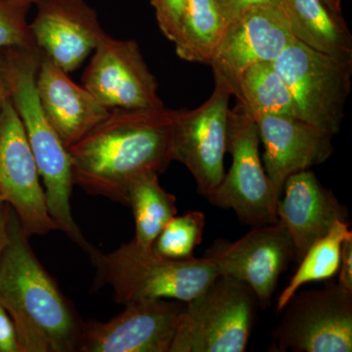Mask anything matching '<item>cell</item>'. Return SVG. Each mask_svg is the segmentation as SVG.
<instances>
[{
    "mask_svg": "<svg viewBox=\"0 0 352 352\" xmlns=\"http://www.w3.org/2000/svg\"><path fill=\"white\" fill-rule=\"evenodd\" d=\"M173 110L113 109L69 147L74 184L90 195L126 205L139 178L168 170Z\"/></svg>",
    "mask_w": 352,
    "mask_h": 352,
    "instance_id": "cell-1",
    "label": "cell"
},
{
    "mask_svg": "<svg viewBox=\"0 0 352 352\" xmlns=\"http://www.w3.org/2000/svg\"><path fill=\"white\" fill-rule=\"evenodd\" d=\"M0 305L12 319L21 352L78 351L82 322L11 208L9 242L0 256Z\"/></svg>",
    "mask_w": 352,
    "mask_h": 352,
    "instance_id": "cell-2",
    "label": "cell"
},
{
    "mask_svg": "<svg viewBox=\"0 0 352 352\" xmlns=\"http://www.w3.org/2000/svg\"><path fill=\"white\" fill-rule=\"evenodd\" d=\"M41 60L38 47L9 48L3 64L7 95L19 116L43 178L50 217L60 231L91 256L97 250L85 240L72 212V190L75 184L69 153L46 118L36 92Z\"/></svg>",
    "mask_w": 352,
    "mask_h": 352,
    "instance_id": "cell-3",
    "label": "cell"
},
{
    "mask_svg": "<svg viewBox=\"0 0 352 352\" xmlns=\"http://www.w3.org/2000/svg\"><path fill=\"white\" fill-rule=\"evenodd\" d=\"M91 259L97 270L94 288L110 286L113 300L124 307L161 298L188 302L219 276L205 256L166 258L133 240L110 254L97 251Z\"/></svg>",
    "mask_w": 352,
    "mask_h": 352,
    "instance_id": "cell-4",
    "label": "cell"
},
{
    "mask_svg": "<svg viewBox=\"0 0 352 352\" xmlns=\"http://www.w3.org/2000/svg\"><path fill=\"white\" fill-rule=\"evenodd\" d=\"M258 300L244 282L219 276L188 302L170 352H244Z\"/></svg>",
    "mask_w": 352,
    "mask_h": 352,
    "instance_id": "cell-5",
    "label": "cell"
},
{
    "mask_svg": "<svg viewBox=\"0 0 352 352\" xmlns=\"http://www.w3.org/2000/svg\"><path fill=\"white\" fill-rule=\"evenodd\" d=\"M259 132L254 117L242 104L229 110L227 152L232 166L217 188L207 197L212 205L233 210L247 226L261 227L277 222V193L259 156Z\"/></svg>",
    "mask_w": 352,
    "mask_h": 352,
    "instance_id": "cell-6",
    "label": "cell"
},
{
    "mask_svg": "<svg viewBox=\"0 0 352 352\" xmlns=\"http://www.w3.org/2000/svg\"><path fill=\"white\" fill-rule=\"evenodd\" d=\"M288 85L300 119L339 133L351 90L352 57H337L296 41L273 62Z\"/></svg>",
    "mask_w": 352,
    "mask_h": 352,
    "instance_id": "cell-7",
    "label": "cell"
},
{
    "mask_svg": "<svg viewBox=\"0 0 352 352\" xmlns=\"http://www.w3.org/2000/svg\"><path fill=\"white\" fill-rule=\"evenodd\" d=\"M283 310L272 333L277 351H352V294L339 284L295 294Z\"/></svg>",
    "mask_w": 352,
    "mask_h": 352,
    "instance_id": "cell-8",
    "label": "cell"
},
{
    "mask_svg": "<svg viewBox=\"0 0 352 352\" xmlns=\"http://www.w3.org/2000/svg\"><path fill=\"white\" fill-rule=\"evenodd\" d=\"M230 89L214 82L210 98L193 110H173V161L184 164L194 176L201 195L210 196L226 175Z\"/></svg>",
    "mask_w": 352,
    "mask_h": 352,
    "instance_id": "cell-9",
    "label": "cell"
},
{
    "mask_svg": "<svg viewBox=\"0 0 352 352\" xmlns=\"http://www.w3.org/2000/svg\"><path fill=\"white\" fill-rule=\"evenodd\" d=\"M38 166L24 127L7 96L0 111V196L28 237L59 230L50 217Z\"/></svg>",
    "mask_w": 352,
    "mask_h": 352,
    "instance_id": "cell-10",
    "label": "cell"
},
{
    "mask_svg": "<svg viewBox=\"0 0 352 352\" xmlns=\"http://www.w3.org/2000/svg\"><path fill=\"white\" fill-rule=\"evenodd\" d=\"M295 41L281 6L245 9L229 27L210 62L214 82L224 83L239 98L245 69L261 62H274Z\"/></svg>",
    "mask_w": 352,
    "mask_h": 352,
    "instance_id": "cell-11",
    "label": "cell"
},
{
    "mask_svg": "<svg viewBox=\"0 0 352 352\" xmlns=\"http://www.w3.org/2000/svg\"><path fill=\"white\" fill-rule=\"evenodd\" d=\"M219 276L244 282L254 291L259 307L265 308L295 249L286 227L277 220L270 226L252 227L239 240L215 241L205 252Z\"/></svg>",
    "mask_w": 352,
    "mask_h": 352,
    "instance_id": "cell-12",
    "label": "cell"
},
{
    "mask_svg": "<svg viewBox=\"0 0 352 352\" xmlns=\"http://www.w3.org/2000/svg\"><path fill=\"white\" fill-rule=\"evenodd\" d=\"M82 87L108 110L164 108L138 44L106 34L82 75Z\"/></svg>",
    "mask_w": 352,
    "mask_h": 352,
    "instance_id": "cell-13",
    "label": "cell"
},
{
    "mask_svg": "<svg viewBox=\"0 0 352 352\" xmlns=\"http://www.w3.org/2000/svg\"><path fill=\"white\" fill-rule=\"evenodd\" d=\"M184 307L179 300H142L110 321L82 322L78 351L170 352Z\"/></svg>",
    "mask_w": 352,
    "mask_h": 352,
    "instance_id": "cell-14",
    "label": "cell"
},
{
    "mask_svg": "<svg viewBox=\"0 0 352 352\" xmlns=\"http://www.w3.org/2000/svg\"><path fill=\"white\" fill-rule=\"evenodd\" d=\"M34 6V43L65 73L76 71L107 34L85 0H36Z\"/></svg>",
    "mask_w": 352,
    "mask_h": 352,
    "instance_id": "cell-15",
    "label": "cell"
},
{
    "mask_svg": "<svg viewBox=\"0 0 352 352\" xmlns=\"http://www.w3.org/2000/svg\"><path fill=\"white\" fill-rule=\"evenodd\" d=\"M264 147V170L280 197L289 176L325 163L333 153L330 132L286 116L254 118Z\"/></svg>",
    "mask_w": 352,
    "mask_h": 352,
    "instance_id": "cell-16",
    "label": "cell"
},
{
    "mask_svg": "<svg viewBox=\"0 0 352 352\" xmlns=\"http://www.w3.org/2000/svg\"><path fill=\"white\" fill-rule=\"evenodd\" d=\"M283 193L278 201V220L286 227L296 261L300 263L310 245L325 236L336 222L349 221V210L310 170L289 176Z\"/></svg>",
    "mask_w": 352,
    "mask_h": 352,
    "instance_id": "cell-17",
    "label": "cell"
},
{
    "mask_svg": "<svg viewBox=\"0 0 352 352\" xmlns=\"http://www.w3.org/2000/svg\"><path fill=\"white\" fill-rule=\"evenodd\" d=\"M36 92L46 118L66 149L105 119L111 111L43 54L36 75Z\"/></svg>",
    "mask_w": 352,
    "mask_h": 352,
    "instance_id": "cell-18",
    "label": "cell"
},
{
    "mask_svg": "<svg viewBox=\"0 0 352 352\" xmlns=\"http://www.w3.org/2000/svg\"><path fill=\"white\" fill-rule=\"evenodd\" d=\"M236 17L230 0H188L173 41L176 54L210 65Z\"/></svg>",
    "mask_w": 352,
    "mask_h": 352,
    "instance_id": "cell-19",
    "label": "cell"
},
{
    "mask_svg": "<svg viewBox=\"0 0 352 352\" xmlns=\"http://www.w3.org/2000/svg\"><path fill=\"white\" fill-rule=\"evenodd\" d=\"M282 7L296 41L332 56L352 57L351 32L324 0H282Z\"/></svg>",
    "mask_w": 352,
    "mask_h": 352,
    "instance_id": "cell-20",
    "label": "cell"
},
{
    "mask_svg": "<svg viewBox=\"0 0 352 352\" xmlns=\"http://www.w3.org/2000/svg\"><path fill=\"white\" fill-rule=\"evenodd\" d=\"M126 205L131 208L135 222L133 241L143 249H152L157 235L177 214L176 198L161 186L157 173L143 176L131 185Z\"/></svg>",
    "mask_w": 352,
    "mask_h": 352,
    "instance_id": "cell-21",
    "label": "cell"
},
{
    "mask_svg": "<svg viewBox=\"0 0 352 352\" xmlns=\"http://www.w3.org/2000/svg\"><path fill=\"white\" fill-rule=\"evenodd\" d=\"M238 103L254 118L276 115L300 119L291 90L273 62H261L245 69L241 78Z\"/></svg>",
    "mask_w": 352,
    "mask_h": 352,
    "instance_id": "cell-22",
    "label": "cell"
},
{
    "mask_svg": "<svg viewBox=\"0 0 352 352\" xmlns=\"http://www.w3.org/2000/svg\"><path fill=\"white\" fill-rule=\"evenodd\" d=\"M349 232V221H338L325 236L310 245L288 286L278 298L277 312L283 311L303 285L331 279L339 272L342 241Z\"/></svg>",
    "mask_w": 352,
    "mask_h": 352,
    "instance_id": "cell-23",
    "label": "cell"
},
{
    "mask_svg": "<svg viewBox=\"0 0 352 352\" xmlns=\"http://www.w3.org/2000/svg\"><path fill=\"white\" fill-rule=\"evenodd\" d=\"M205 226V214L200 210H190L180 217L175 215L157 235L152 250L166 258H193L194 250L203 239Z\"/></svg>",
    "mask_w": 352,
    "mask_h": 352,
    "instance_id": "cell-24",
    "label": "cell"
},
{
    "mask_svg": "<svg viewBox=\"0 0 352 352\" xmlns=\"http://www.w3.org/2000/svg\"><path fill=\"white\" fill-rule=\"evenodd\" d=\"M30 7L14 0H0V50L38 47L27 21Z\"/></svg>",
    "mask_w": 352,
    "mask_h": 352,
    "instance_id": "cell-25",
    "label": "cell"
},
{
    "mask_svg": "<svg viewBox=\"0 0 352 352\" xmlns=\"http://www.w3.org/2000/svg\"><path fill=\"white\" fill-rule=\"evenodd\" d=\"M188 0H151L160 30L171 43Z\"/></svg>",
    "mask_w": 352,
    "mask_h": 352,
    "instance_id": "cell-26",
    "label": "cell"
},
{
    "mask_svg": "<svg viewBox=\"0 0 352 352\" xmlns=\"http://www.w3.org/2000/svg\"><path fill=\"white\" fill-rule=\"evenodd\" d=\"M0 352H21L12 319L0 305Z\"/></svg>",
    "mask_w": 352,
    "mask_h": 352,
    "instance_id": "cell-27",
    "label": "cell"
},
{
    "mask_svg": "<svg viewBox=\"0 0 352 352\" xmlns=\"http://www.w3.org/2000/svg\"><path fill=\"white\" fill-rule=\"evenodd\" d=\"M339 282L338 284L347 293L352 294V233L342 241L340 252Z\"/></svg>",
    "mask_w": 352,
    "mask_h": 352,
    "instance_id": "cell-28",
    "label": "cell"
},
{
    "mask_svg": "<svg viewBox=\"0 0 352 352\" xmlns=\"http://www.w3.org/2000/svg\"><path fill=\"white\" fill-rule=\"evenodd\" d=\"M9 214L10 207L3 204L0 207V256L9 242Z\"/></svg>",
    "mask_w": 352,
    "mask_h": 352,
    "instance_id": "cell-29",
    "label": "cell"
},
{
    "mask_svg": "<svg viewBox=\"0 0 352 352\" xmlns=\"http://www.w3.org/2000/svg\"><path fill=\"white\" fill-rule=\"evenodd\" d=\"M236 16L239 15L241 12L245 9L258 6H265V4H274V6H281L282 0H230Z\"/></svg>",
    "mask_w": 352,
    "mask_h": 352,
    "instance_id": "cell-30",
    "label": "cell"
},
{
    "mask_svg": "<svg viewBox=\"0 0 352 352\" xmlns=\"http://www.w3.org/2000/svg\"><path fill=\"white\" fill-rule=\"evenodd\" d=\"M7 96L8 95H7L6 78H4L3 64L0 63V111H1Z\"/></svg>",
    "mask_w": 352,
    "mask_h": 352,
    "instance_id": "cell-31",
    "label": "cell"
},
{
    "mask_svg": "<svg viewBox=\"0 0 352 352\" xmlns=\"http://www.w3.org/2000/svg\"><path fill=\"white\" fill-rule=\"evenodd\" d=\"M329 8L332 9L333 12L342 14V2L340 0H324Z\"/></svg>",
    "mask_w": 352,
    "mask_h": 352,
    "instance_id": "cell-32",
    "label": "cell"
},
{
    "mask_svg": "<svg viewBox=\"0 0 352 352\" xmlns=\"http://www.w3.org/2000/svg\"><path fill=\"white\" fill-rule=\"evenodd\" d=\"M14 1L19 2V3L25 4V6H32L36 0H14Z\"/></svg>",
    "mask_w": 352,
    "mask_h": 352,
    "instance_id": "cell-33",
    "label": "cell"
},
{
    "mask_svg": "<svg viewBox=\"0 0 352 352\" xmlns=\"http://www.w3.org/2000/svg\"><path fill=\"white\" fill-rule=\"evenodd\" d=\"M4 203L3 200H2L1 196H0V207H1L2 205H3Z\"/></svg>",
    "mask_w": 352,
    "mask_h": 352,
    "instance_id": "cell-34",
    "label": "cell"
}]
</instances>
